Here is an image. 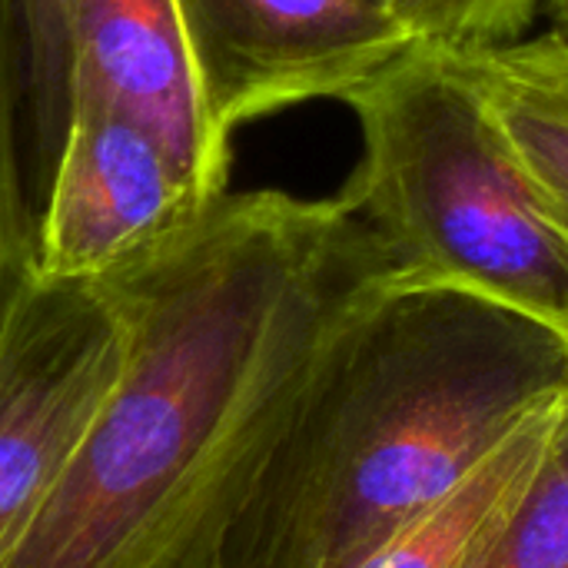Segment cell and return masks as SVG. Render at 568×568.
<instances>
[{"mask_svg":"<svg viewBox=\"0 0 568 568\" xmlns=\"http://www.w3.org/2000/svg\"><path fill=\"white\" fill-rule=\"evenodd\" d=\"M336 200L223 193L103 280L123 363L3 568H220L303 369L343 303L389 276Z\"/></svg>","mask_w":568,"mask_h":568,"instance_id":"obj_1","label":"cell"},{"mask_svg":"<svg viewBox=\"0 0 568 568\" xmlns=\"http://www.w3.org/2000/svg\"><path fill=\"white\" fill-rule=\"evenodd\" d=\"M568 389V336L379 276L316 343L220 568H359Z\"/></svg>","mask_w":568,"mask_h":568,"instance_id":"obj_2","label":"cell"},{"mask_svg":"<svg viewBox=\"0 0 568 568\" xmlns=\"http://www.w3.org/2000/svg\"><path fill=\"white\" fill-rule=\"evenodd\" d=\"M343 103L359 160L336 200L393 280L469 290L568 336V236L453 57L413 43Z\"/></svg>","mask_w":568,"mask_h":568,"instance_id":"obj_3","label":"cell"},{"mask_svg":"<svg viewBox=\"0 0 568 568\" xmlns=\"http://www.w3.org/2000/svg\"><path fill=\"white\" fill-rule=\"evenodd\" d=\"M123 363L103 283L37 276L0 339V568L40 516Z\"/></svg>","mask_w":568,"mask_h":568,"instance_id":"obj_4","label":"cell"},{"mask_svg":"<svg viewBox=\"0 0 568 568\" xmlns=\"http://www.w3.org/2000/svg\"><path fill=\"white\" fill-rule=\"evenodd\" d=\"M210 133L310 100H346L413 47L383 0H176Z\"/></svg>","mask_w":568,"mask_h":568,"instance_id":"obj_5","label":"cell"},{"mask_svg":"<svg viewBox=\"0 0 568 568\" xmlns=\"http://www.w3.org/2000/svg\"><path fill=\"white\" fill-rule=\"evenodd\" d=\"M210 203L143 126L73 103L37 206V276L103 283L163 250Z\"/></svg>","mask_w":568,"mask_h":568,"instance_id":"obj_6","label":"cell"},{"mask_svg":"<svg viewBox=\"0 0 568 568\" xmlns=\"http://www.w3.org/2000/svg\"><path fill=\"white\" fill-rule=\"evenodd\" d=\"M67 113L113 110L143 126L206 200L226 193L230 150L210 133L176 0H63Z\"/></svg>","mask_w":568,"mask_h":568,"instance_id":"obj_7","label":"cell"},{"mask_svg":"<svg viewBox=\"0 0 568 568\" xmlns=\"http://www.w3.org/2000/svg\"><path fill=\"white\" fill-rule=\"evenodd\" d=\"M562 396L536 406L429 513L359 568H479L529 496L559 429Z\"/></svg>","mask_w":568,"mask_h":568,"instance_id":"obj_8","label":"cell"},{"mask_svg":"<svg viewBox=\"0 0 568 568\" xmlns=\"http://www.w3.org/2000/svg\"><path fill=\"white\" fill-rule=\"evenodd\" d=\"M446 57L479 90L568 236V37L546 30L519 43Z\"/></svg>","mask_w":568,"mask_h":568,"instance_id":"obj_9","label":"cell"},{"mask_svg":"<svg viewBox=\"0 0 568 568\" xmlns=\"http://www.w3.org/2000/svg\"><path fill=\"white\" fill-rule=\"evenodd\" d=\"M20 13V150L27 196L37 206L67 126L63 0H17Z\"/></svg>","mask_w":568,"mask_h":568,"instance_id":"obj_10","label":"cell"},{"mask_svg":"<svg viewBox=\"0 0 568 568\" xmlns=\"http://www.w3.org/2000/svg\"><path fill=\"white\" fill-rule=\"evenodd\" d=\"M37 216L20 150V63L0 77V339L37 280Z\"/></svg>","mask_w":568,"mask_h":568,"instance_id":"obj_11","label":"cell"},{"mask_svg":"<svg viewBox=\"0 0 568 568\" xmlns=\"http://www.w3.org/2000/svg\"><path fill=\"white\" fill-rule=\"evenodd\" d=\"M403 33L439 53H479L529 37L546 0H383Z\"/></svg>","mask_w":568,"mask_h":568,"instance_id":"obj_12","label":"cell"},{"mask_svg":"<svg viewBox=\"0 0 568 568\" xmlns=\"http://www.w3.org/2000/svg\"><path fill=\"white\" fill-rule=\"evenodd\" d=\"M479 568H568V389L552 449L516 519Z\"/></svg>","mask_w":568,"mask_h":568,"instance_id":"obj_13","label":"cell"},{"mask_svg":"<svg viewBox=\"0 0 568 568\" xmlns=\"http://www.w3.org/2000/svg\"><path fill=\"white\" fill-rule=\"evenodd\" d=\"M20 63V13L17 0H0V77Z\"/></svg>","mask_w":568,"mask_h":568,"instance_id":"obj_14","label":"cell"},{"mask_svg":"<svg viewBox=\"0 0 568 568\" xmlns=\"http://www.w3.org/2000/svg\"><path fill=\"white\" fill-rule=\"evenodd\" d=\"M546 10H549V17L556 23L552 30L568 37V0H546Z\"/></svg>","mask_w":568,"mask_h":568,"instance_id":"obj_15","label":"cell"}]
</instances>
